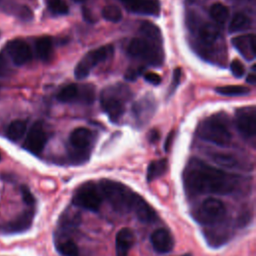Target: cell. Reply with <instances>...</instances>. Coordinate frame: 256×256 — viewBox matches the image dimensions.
Returning <instances> with one entry per match:
<instances>
[{
	"mask_svg": "<svg viewBox=\"0 0 256 256\" xmlns=\"http://www.w3.org/2000/svg\"><path fill=\"white\" fill-rule=\"evenodd\" d=\"M153 109H154V104L151 99H142L140 102L134 105L133 112L135 117L143 121L145 117H151Z\"/></svg>",
	"mask_w": 256,
	"mask_h": 256,
	"instance_id": "cell-28",
	"label": "cell"
},
{
	"mask_svg": "<svg viewBox=\"0 0 256 256\" xmlns=\"http://www.w3.org/2000/svg\"><path fill=\"white\" fill-rule=\"evenodd\" d=\"M48 141L47 133L41 122H36L29 130L28 136L24 142V148L34 155H40Z\"/></svg>",
	"mask_w": 256,
	"mask_h": 256,
	"instance_id": "cell-11",
	"label": "cell"
},
{
	"mask_svg": "<svg viewBox=\"0 0 256 256\" xmlns=\"http://www.w3.org/2000/svg\"><path fill=\"white\" fill-rule=\"evenodd\" d=\"M144 79H145L146 82H148V83H150L152 85H155V86L159 85L161 83V80H162L161 77L158 74L154 73V72H147V73H145L144 74Z\"/></svg>",
	"mask_w": 256,
	"mask_h": 256,
	"instance_id": "cell-36",
	"label": "cell"
},
{
	"mask_svg": "<svg viewBox=\"0 0 256 256\" xmlns=\"http://www.w3.org/2000/svg\"><path fill=\"white\" fill-rule=\"evenodd\" d=\"M94 142V133L85 127L74 129L69 137L70 156L76 162H85L88 160L92 144Z\"/></svg>",
	"mask_w": 256,
	"mask_h": 256,
	"instance_id": "cell-6",
	"label": "cell"
},
{
	"mask_svg": "<svg viewBox=\"0 0 256 256\" xmlns=\"http://www.w3.org/2000/svg\"><path fill=\"white\" fill-rule=\"evenodd\" d=\"M80 99V86L69 84L64 86L57 94V100L62 103H72Z\"/></svg>",
	"mask_w": 256,
	"mask_h": 256,
	"instance_id": "cell-21",
	"label": "cell"
},
{
	"mask_svg": "<svg viewBox=\"0 0 256 256\" xmlns=\"http://www.w3.org/2000/svg\"><path fill=\"white\" fill-rule=\"evenodd\" d=\"M159 137H160L159 132H158L157 130H153V131H151V133H150L149 140H150L152 143H154V142H156V141L159 139Z\"/></svg>",
	"mask_w": 256,
	"mask_h": 256,
	"instance_id": "cell-39",
	"label": "cell"
},
{
	"mask_svg": "<svg viewBox=\"0 0 256 256\" xmlns=\"http://www.w3.org/2000/svg\"><path fill=\"white\" fill-rule=\"evenodd\" d=\"M236 126L241 135L246 139H253L256 134V109L244 107L236 112Z\"/></svg>",
	"mask_w": 256,
	"mask_h": 256,
	"instance_id": "cell-10",
	"label": "cell"
},
{
	"mask_svg": "<svg viewBox=\"0 0 256 256\" xmlns=\"http://www.w3.org/2000/svg\"><path fill=\"white\" fill-rule=\"evenodd\" d=\"M56 247L62 256H79V248L71 239L59 240Z\"/></svg>",
	"mask_w": 256,
	"mask_h": 256,
	"instance_id": "cell-29",
	"label": "cell"
},
{
	"mask_svg": "<svg viewBox=\"0 0 256 256\" xmlns=\"http://www.w3.org/2000/svg\"><path fill=\"white\" fill-rule=\"evenodd\" d=\"M21 194H22V198L23 201L29 205V206H33L35 204V198L32 195V193L30 192V190L26 187V186H22L21 188Z\"/></svg>",
	"mask_w": 256,
	"mask_h": 256,
	"instance_id": "cell-34",
	"label": "cell"
},
{
	"mask_svg": "<svg viewBox=\"0 0 256 256\" xmlns=\"http://www.w3.org/2000/svg\"><path fill=\"white\" fill-rule=\"evenodd\" d=\"M131 93L125 85H115L104 89L101 93L100 102L104 112L113 122H118L125 113L126 102Z\"/></svg>",
	"mask_w": 256,
	"mask_h": 256,
	"instance_id": "cell-5",
	"label": "cell"
},
{
	"mask_svg": "<svg viewBox=\"0 0 256 256\" xmlns=\"http://www.w3.org/2000/svg\"><path fill=\"white\" fill-rule=\"evenodd\" d=\"M246 81H247V83H249V84H251V85H255V83H256V77H255V75H254L253 73L250 74V75H248Z\"/></svg>",
	"mask_w": 256,
	"mask_h": 256,
	"instance_id": "cell-40",
	"label": "cell"
},
{
	"mask_svg": "<svg viewBox=\"0 0 256 256\" xmlns=\"http://www.w3.org/2000/svg\"><path fill=\"white\" fill-rule=\"evenodd\" d=\"M27 130V124L23 120H15L13 121L7 130V137L11 141H18L20 140L26 133Z\"/></svg>",
	"mask_w": 256,
	"mask_h": 256,
	"instance_id": "cell-26",
	"label": "cell"
},
{
	"mask_svg": "<svg viewBox=\"0 0 256 256\" xmlns=\"http://www.w3.org/2000/svg\"><path fill=\"white\" fill-rule=\"evenodd\" d=\"M209 14L212 20L214 21V23L220 27L227 22L230 12H229V9L224 4L215 3L210 7Z\"/></svg>",
	"mask_w": 256,
	"mask_h": 256,
	"instance_id": "cell-24",
	"label": "cell"
},
{
	"mask_svg": "<svg viewBox=\"0 0 256 256\" xmlns=\"http://www.w3.org/2000/svg\"><path fill=\"white\" fill-rule=\"evenodd\" d=\"M132 211H134L138 220L143 223H153L158 219L154 209L137 193L134 197Z\"/></svg>",
	"mask_w": 256,
	"mask_h": 256,
	"instance_id": "cell-17",
	"label": "cell"
},
{
	"mask_svg": "<svg viewBox=\"0 0 256 256\" xmlns=\"http://www.w3.org/2000/svg\"><path fill=\"white\" fill-rule=\"evenodd\" d=\"M151 244L154 250L160 254H166L173 250L175 241L172 234L163 228L155 230L151 234Z\"/></svg>",
	"mask_w": 256,
	"mask_h": 256,
	"instance_id": "cell-14",
	"label": "cell"
},
{
	"mask_svg": "<svg viewBox=\"0 0 256 256\" xmlns=\"http://www.w3.org/2000/svg\"><path fill=\"white\" fill-rule=\"evenodd\" d=\"M123 6L130 12L146 15L158 16L160 14L159 0H119Z\"/></svg>",
	"mask_w": 256,
	"mask_h": 256,
	"instance_id": "cell-13",
	"label": "cell"
},
{
	"mask_svg": "<svg viewBox=\"0 0 256 256\" xmlns=\"http://www.w3.org/2000/svg\"><path fill=\"white\" fill-rule=\"evenodd\" d=\"M127 50L130 56L150 66L160 67L164 63V51L160 42L141 36L132 39L128 44Z\"/></svg>",
	"mask_w": 256,
	"mask_h": 256,
	"instance_id": "cell-4",
	"label": "cell"
},
{
	"mask_svg": "<svg viewBox=\"0 0 256 256\" xmlns=\"http://www.w3.org/2000/svg\"><path fill=\"white\" fill-rule=\"evenodd\" d=\"M102 194L100 189L93 182L82 184L74 193L73 204L83 209L97 212L102 205Z\"/></svg>",
	"mask_w": 256,
	"mask_h": 256,
	"instance_id": "cell-8",
	"label": "cell"
},
{
	"mask_svg": "<svg viewBox=\"0 0 256 256\" xmlns=\"http://www.w3.org/2000/svg\"><path fill=\"white\" fill-rule=\"evenodd\" d=\"M181 69L180 68H176L174 70V73H173V79H172V84L170 86V91H169V94H173L174 91L177 89L179 83H180V79H181Z\"/></svg>",
	"mask_w": 256,
	"mask_h": 256,
	"instance_id": "cell-35",
	"label": "cell"
},
{
	"mask_svg": "<svg viewBox=\"0 0 256 256\" xmlns=\"http://www.w3.org/2000/svg\"><path fill=\"white\" fill-rule=\"evenodd\" d=\"M6 51L13 63L17 66H23L32 60V51L30 46L23 40L10 41L6 46Z\"/></svg>",
	"mask_w": 256,
	"mask_h": 256,
	"instance_id": "cell-12",
	"label": "cell"
},
{
	"mask_svg": "<svg viewBox=\"0 0 256 256\" xmlns=\"http://www.w3.org/2000/svg\"><path fill=\"white\" fill-rule=\"evenodd\" d=\"M230 69L236 78H241L245 74V67L239 60H233L230 65Z\"/></svg>",
	"mask_w": 256,
	"mask_h": 256,
	"instance_id": "cell-33",
	"label": "cell"
},
{
	"mask_svg": "<svg viewBox=\"0 0 256 256\" xmlns=\"http://www.w3.org/2000/svg\"><path fill=\"white\" fill-rule=\"evenodd\" d=\"M74 2H76V3H83V2H85V1H87V0H73Z\"/></svg>",
	"mask_w": 256,
	"mask_h": 256,
	"instance_id": "cell-42",
	"label": "cell"
},
{
	"mask_svg": "<svg viewBox=\"0 0 256 256\" xmlns=\"http://www.w3.org/2000/svg\"><path fill=\"white\" fill-rule=\"evenodd\" d=\"M102 17L112 23H118L122 20V11L118 6L108 5L102 10Z\"/></svg>",
	"mask_w": 256,
	"mask_h": 256,
	"instance_id": "cell-31",
	"label": "cell"
},
{
	"mask_svg": "<svg viewBox=\"0 0 256 256\" xmlns=\"http://www.w3.org/2000/svg\"><path fill=\"white\" fill-rule=\"evenodd\" d=\"M139 32L142 37L162 43V34L160 29L151 22H148V21L143 22L140 26Z\"/></svg>",
	"mask_w": 256,
	"mask_h": 256,
	"instance_id": "cell-25",
	"label": "cell"
},
{
	"mask_svg": "<svg viewBox=\"0 0 256 256\" xmlns=\"http://www.w3.org/2000/svg\"><path fill=\"white\" fill-rule=\"evenodd\" d=\"M251 18L244 13H236L229 24L230 33H238L245 31L251 27Z\"/></svg>",
	"mask_w": 256,
	"mask_h": 256,
	"instance_id": "cell-22",
	"label": "cell"
},
{
	"mask_svg": "<svg viewBox=\"0 0 256 256\" xmlns=\"http://www.w3.org/2000/svg\"><path fill=\"white\" fill-rule=\"evenodd\" d=\"M226 214L224 203L217 198L204 200L197 211L196 219L203 224H215L220 222Z\"/></svg>",
	"mask_w": 256,
	"mask_h": 256,
	"instance_id": "cell-9",
	"label": "cell"
},
{
	"mask_svg": "<svg viewBox=\"0 0 256 256\" xmlns=\"http://www.w3.org/2000/svg\"><path fill=\"white\" fill-rule=\"evenodd\" d=\"M0 35H1V32H0Z\"/></svg>",
	"mask_w": 256,
	"mask_h": 256,
	"instance_id": "cell-45",
	"label": "cell"
},
{
	"mask_svg": "<svg viewBox=\"0 0 256 256\" xmlns=\"http://www.w3.org/2000/svg\"><path fill=\"white\" fill-rule=\"evenodd\" d=\"M9 66L6 58L0 54V78L6 77L9 74Z\"/></svg>",
	"mask_w": 256,
	"mask_h": 256,
	"instance_id": "cell-37",
	"label": "cell"
},
{
	"mask_svg": "<svg viewBox=\"0 0 256 256\" xmlns=\"http://www.w3.org/2000/svg\"><path fill=\"white\" fill-rule=\"evenodd\" d=\"M215 91L223 96L228 97H237V96H246L250 94L251 90L245 86L240 85H229V86H222L217 87Z\"/></svg>",
	"mask_w": 256,
	"mask_h": 256,
	"instance_id": "cell-27",
	"label": "cell"
},
{
	"mask_svg": "<svg viewBox=\"0 0 256 256\" xmlns=\"http://www.w3.org/2000/svg\"><path fill=\"white\" fill-rule=\"evenodd\" d=\"M33 218H34V212L32 210L25 211L13 221L0 226V230L5 234L22 233L31 227Z\"/></svg>",
	"mask_w": 256,
	"mask_h": 256,
	"instance_id": "cell-15",
	"label": "cell"
},
{
	"mask_svg": "<svg viewBox=\"0 0 256 256\" xmlns=\"http://www.w3.org/2000/svg\"><path fill=\"white\" fill-rule=\"evenodd\" d=\"M201 43L205 46H211L216 43L220 36V27L215 23H200L196 29Z\"/></svg>",
	"mask_w": 256,
	"mask_h": 256,
	"instance_id": "cell-19",
	"label": "cell"
},
{
	"mask_svg": "<svg viewBox=\"0 0 256 256\" xmlns=\"http://www.w3.org/2000/svg\"><path fill=\"white\" fill-rule=\"evenodd\" d=\"M236 1H238V2H249L251 0H236Z\"/></svg>",
	"mask_w": 256,
	"mask_h": 256,
	"instance_id": "cell-43",
	"label": "cell"
},
{
	"mask_svg": "<svg viewBox=\"0 0 256 256\" xmlns=\"http://www.w3.org/2000/svg\"><path fill=\"white\" fill-rule=\"evenodd\" d=\"M198 135L204 141L226 146L231 141L229 123L225 114H215L206 118L199 126Z\"/></svg>",
	"mask_w": 256,
	"mask_h": 256,
	"instance_id": "cell-3",
	"label": "cell"
},
{
	"mask_svg": "<svg viewBox=\"0 0 256 256\" xmlns=\"http://www.w3.org/2000/svg\"><path fill=\"white\" fill-rule=\"evenodd\" d=\"M141 72H142L141 68H131L126 72L125 79L129 81H135L139 77Z\"/></svg>",
	"mask_w": 256,
	"mask_h": 256,
	"instance_id": "cell-38",
	"label": "cell"
},
{
	"mask_svg": "<svg viewBox=\"0 0 256 256\" xmlns=\"http://www.w3.org/2000/svg\"><path fill=\"white\" fill-rule=\"evenodd\" d=\"M135 243V235L129 228L121 229L116 235L115 247L117 256H128Z\"/></svg>",
	"mask_w": 256,
	"mask_h": 256,
	"instance_id": "cell-18",
	"label": "cell"
},
{
	"mask_svg": "<svg viewBox=\"0 0 256 256\" xmlns=\"http://www.w3.org/2000/svg\"><path fill=\"white\" fill-rule=\"evenodd\" d=\"M2 160V155H1V152H0V161Z\"/></svg>",
	"mask_w": 256,
	"mask_h": 256,
	"instance_id": "cell-44",
	"label": "cell"
},
{
	"mask_svg": "<svg viewBox=\"0 0 256 256\" xmlns=\"http://www.w3.org/2000/svg\"><path fill=\"white\" fill-rule=\"evenodd\" d=\"M48 10L55 16H65L69 13V7L64 0H45Z\"/></svg>",
	"mask_w": 256,
	"mask_h": 256,
	"instance_id": "cell-30",
	"label": "cell"
},
{
	"mask_svg": "<svg viewBox=\"0 0 256 256\" xmlns=\"http://www.w3.org/2000/svg\"><path fill=\"white\" fill-rule=\"evenodd\" d=\"M113 52L114 47L112 45H105L88 52L75 67L74 74L76 79L84 80L87 78L91 71L100 63L108 60L113 55Z\"/></svg>",
	"mask_w": 256,
	"mask_h": 256,
	"instance_id": "cell-7",
	"label": "cell"
},
{
	"mask_svg": "<svg viewBox=\"0 0 256 256\" xmlns=\"http://www.w3.org/2000/svg\"><path fill=\"white\" fill-rule=\"evenodd\" d=\"M211 157L216 163H218L221 166H225V167H228V168H235L239 165L236 158L233 157L232 155H229V154L214 153V154L211 155Z\"/></svg>",
	"mask_w": 256,
	"mask_h": 256,
	"instance_id": "cell-32",
	"label": "cell"
},
{
	"mask_svg": "<svg viewBox=\"0 0 256 256\" xmlns=\"http://www.w3.org/2000/svg\"><path fill=\"white\" fill-rule=\"evenodd\" d=\"M186 192L190 195L199 194H230L238 186V177L223 170L210 166L204 161L191 159L183 174Z\"/></svg>",
	"mask_w": 256,
	"mask_h": 256,
	"instance_id": "cell-1",
	"label": "cell"
},
{
	"mask_svg": "<svg viewBox=\"0 0 256 256\" xmlns=\"http://www.w3.org/2000/svg\"><path fill=\"white\" fill-rule=\"evenodd\" d=\"M102 197L118 213L132 211L135 192L122 183L104 179L100 181L99 187Z\"/></svg>",
	"mask_w": 256,
	"mask_h": 256,
	"instance_id": "cell-2",
	"label": "cell"
},
{
	"mask_svg": "<svg viewBox=\"0 0 256 256\" xmlns=\"http://www.w3.org/2000/svg\"><path fill=\"white\" fill-rule=\"evenodd\" d=\"M232 44L235 49L247 61H253L256 56L255 36L254 34H246L237 36L232 39Z\"/></svg>",
	"mask_w": 256,
	"mask_h": 256,
	"instance_id": "cell-16",
	"label": "cell"
},
{
	"mask_svg": "<svg viewBox=\"0 0 256 256\" xmlns=\"http://www.w3.org/2000/svg\"><path fill=\"white\" fill-rule=\"evenodd\" d=\"M35 47H36L37 56L40 60H42L43 62H49L51 60V58L53 56L54 45H53V41L50 37L44 36V37L39 38L36 41Z\"/></svg>",
	"mask_w": 256,
	"mask_h": 256,
	"instance_id": "cell-20",
	"label": "cell"
},
{
	"mask_svg": "<svg viewBox=\"0 0 256 256\" xmlns=\"http://www.w3.org/2000/svg\"><path fill=\"white\" fill-rule=\"evenodd\" d=\"M168 169V161L166 159H159L152 161L147 169V180L148 182L154 181L157 178L163 176Z\"/></svg>",
	"mask_w": 256,
	"mask_h": 256,
	"instance_id": "cell-23",
	"label": "cell"
},
{
	"mask_svg": "<svg viewBox=\"0 0 256 256\" xmlns=\"http://www.w3.org/2000/svg\"><path fill=\"white\" fill-rule=\"evenodd\" d=\"M173 137H174V133L172 132V133L170 134L169 138H167V141H166V145H165L166 151H168V149L170 148V146H171V142H172V140H173Z\"/></svg>",
	"mask_w": 256,
	"mask_h": 256,
	"instance_id": "cell-41",
	"label": "cell"
}]
</instances>
